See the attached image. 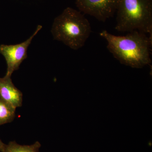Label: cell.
Listing matches in <instances>:
<instances>
[{"instance_id": "cell-1", "label": "cell", "mask_w": 152, "mask_h": 152, "mask_svg": "<svg viewBox=\"0 0 152 152\" xmlns=\"http://www.w3.org/2000/svg\"><path fill=\"white\" fill-rule=\"evenodd\" d=\"M99 35L107 41L109 52L122 64L140 69L151 63L152 37L147 34L134 31L118 36L103 31Z\"/></svg>"}, {"instance_id": "cell-2", "label": "cell", "mask_w": 152, "mask_h": 152, "mask_svg": "<svg viewBox=\"0 0 152 152\" xmlns=\"http://www.w3.org/2000/svg\"><path fill=\"white\" fill-rule=\"evenodd\" d=\"M91 31L88 19L80 12L69 7L55 18L51 29L54 39L74 50L84 46Z\"/></svg>"}, {"instance_id": "cell-3", "label": "cell", "mask_w": 152, "mask_h": 152, "mask_svg": "<svg viewBox=\"0 0 152 152\" xmlns=\"http://www.w3.org/2000/svg\"><path fill=\"white\" fill-rule=\"evenodd\" d=\"M116 12V31H138L152 37V0H120Z\"/></svg>"}, {"instance_id": "cell-4", "label": "cell", "mask_w": 152, "mask_h": 152, "mask_svg": "<svg viewBox=\"0 0 152 152\" xmlns=\"http://www.w3.org/2000/svg\"><path fill=\"white\" fill-rule=\"evenodd\" d=\"M42 28L39 25L35 32L27 40L21 43L14 45H1L0 53L4 56L7 62L6 75L11 76L15 71L18 69L20 65L27 58V50L33 39Z\"/></svg>"}, {"instance_id": "cell-5", "label": "cell", "mask_w": 152, "mask_h": 152, "mask_svg": "<svg viewBox=\"0 0 152 152\" xmlns=\"http://www.w3.org/2000/svg\"><path fill=\"white\" fill-rule=\"evenodd\" d=\"M120 0H76L80 12L105 22L113 16L117 12Z\"/></svg>"}, {"instance_id": "cell-6", "label": "cell", "mask_w": 152, "mask_h": 152, "mask_svg": "<svg viewBox=\"0 0 152 152\" xmlns=\"http://www.w3.org/2000/svg\"><path fill=\"white\" fill-rule=\"evenodd\" d=\"M0 95L16 109L22 106L23 94L15 86L11 76L0 78Z\"/></svg>"}, {"instance_id": "cell-7", "label": "cell", "mask_w": 152, "mask_h": 152, "mask_svg": "<svg viewBox=\"0 0 152 152\" xmlns=\"http://www.w3.org/2000/svg\"><path fill=\"white\" fill-rule=\"evenodd\" d=\"M16 109L0 95V126L14 121Z\"/></svg>"}, {"instance_id": "cell-8", "label": "cell", "mask_w": 152, "mask_h": 152, "mask_svg": "<svg viewBox=\"0 0 152 152\" xmlns=\"http://www.w3.org/2000/svg\"><path fill=\"white\" fill-rule=\"evenodd\" d=\"M41 147V144L38 141L30 145H22L15 141H11L6 145L3 152H39Z\"/></svg>"}, {"instance_id": "cell-9", "label": "cell", "mask_w": 152, "mask_h": 152, "mask_svg": "<svg viewBox=\"0 0 152 152\" xmlns=\"http://www.w3.org/2000/svg\"><path fill=\"white\" fill-rule=\"evenodd\" d=\"M6 144L4 143L0 140V152H3L4 151L6 146Z\"/></svg>"}]
</instances>
